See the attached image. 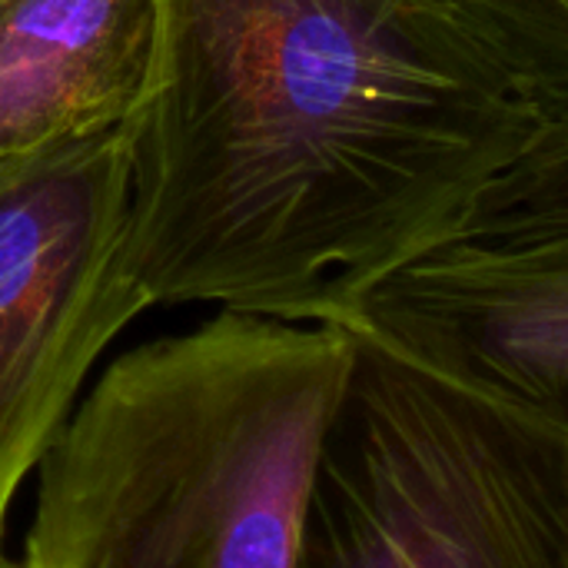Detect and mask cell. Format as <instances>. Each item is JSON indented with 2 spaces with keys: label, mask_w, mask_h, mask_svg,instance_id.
Wrapping results in <instances>:
<instances>
[{
  "label": "cell",
  "mask_w": 568,
  "mask_h": 568,
  "mask_svg": "<svg viewBox=\"0 0 568 568\" xmlns=\"http://www.w3.org/2000/svg\"><path fill=\"white\" fill-rule=\"evenodd\" d=\"M346 369L343 326L236 310L123 353L40 456L13 566L296 568Z\"/></svg>",
  "instance_id": "obj_2"
},
{
  "label": "cell",
  "mask_w": 568,
  "mask_h": 568,
  "mask_svg": "<svg viewBox=\"0 0 568 568\" xmlns=\"http://www.w3.org/2000/svg\"><path fill=\"white\" fill-rule=\"evenodd\" d=\"M156 0H0V163L130 120Z\"/></svg>",
  "instance_id": "obj_6"
},
{
  "label": "cell",
  "mask_w": 568,
  "mask_h": 568,
  "mask_svg": "<svg viewBox=\"0 0 568 568\" xmlns=\"http://www.w3.org/2000/svg\"><path fill=\"white\" fill-rule=\"evenodd\" d=\"M559 186L568 123L439 0H156L130 116L150 306L343 326L403 260Z\"/></svg>",
  "instance_id": "obj_1"
},
{
  "label": "cell",
  "mask_w": 568,
  "mask_h": 568,
  "mask_svg": "<svg viewBox=\"0 0 568 568\" xmlns=\"http://www.w3.org/2000/svg\"><path fill=\"white\" fill-rule=\"evenodd\" d=\"M346 336L296 568H568V419Z\"/></svg>",
  "instance_id": "obj_3"
},
{
  "label": "cell",
  "mask_w": 568,
  "mask_h": 568,
  "mask_svg": "<svg viewBox=\"0 0 568 568\" xmlns=\"http://www.w3.org/2000/svg\"><path fill=\"white\" fill-rule=\"evenodd\" d=\"M343 329L473 393L568 419V186L403 260Z\"/></svg>",
  "instance_id": "obj_5"
},
{
  "label": "cell",
  "mask_w": 568,
  "mask_h": 568,
  "mask_svg": "<svg viewBox=\"0 0 568 568\" xmlns=\"http://www.w3.org/2000/svg\"><path fill=\"white\" fill-rule=\"evenodd\" d=\"M0 568H17V566H13V562H10V559H7V556L0 552Z\"/></svg>",
  "instance_id": "obj_8"
},
{
  "label": "cell",
  "mask_w": 568,
  "mask_h": 568,
  "mask_svg": "<svg viewBox=\"0 0 568 568\" xmlns=\"http://www.w3.org/2000/svg\"><path fill=\"white\" fill-rule=\"evenodd\" d=\"M526 87L568 123V0H439Z\"/></svg>",
  "instance_id": "obj_7"
},
{
  "label": "cell",
  "mask_w": 568,
  "mask_h": 568,
  "mask_svg": "<svg viewBox=\"0 0 568 568\" xmlns=\"http://www.w3.org/2000/svg\"><path fill=\"white\" fill-rule=\"evenodd\" d=\"M150 296L130 260V120L0 163V552L10 506Z\"/></svg>",
  "instance_id": "obj_4"
}]
</instances>
